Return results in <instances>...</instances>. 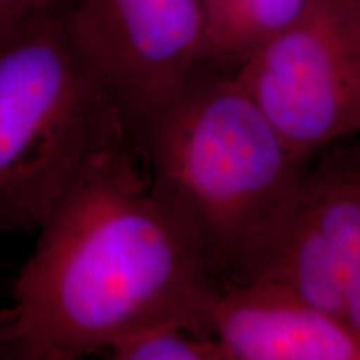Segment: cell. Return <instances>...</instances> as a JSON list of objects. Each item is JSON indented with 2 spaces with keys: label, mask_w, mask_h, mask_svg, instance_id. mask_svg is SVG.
<instances>
[{
  "label": "cell",
  "mask_w": 360,
  "mask_h": 360,
  "mask_svg": "<svg viewBox=\"0 0 360 360\" xmlns=\"http://www.w3.org/2000/svg\"><path fill=\"white\" fill-rule=\"evenodd\" d=\"M315 0H222L209 13L207 64L233 70L290 29Z\"/></svg>",
  "instance_id": "9"
},
{
  "label": "cell",
  "mask_w": 360,
  "mask_h": 360,
  "mask_svg": "<svg viewBox=\"0 0 360 360\" xmlns=\"http://www.w3.org/2000/svg\"><path fill=\"white\" fill-rule=\"evenodd\" d=\"M222 2V0H205V6H207V12H212L215 7L219 6V4Z\"/></svg>",
  "instance_id": "13"
},
{
  "label": "cell",
  "mask_w": 360,
  "mask_h": 360,
  "mask_svg": "<svg viewBox=\"0 0 360 360\" xmlns=\"http://www.w3.org/2000/svg\"><path fill=\"white\" fill-rule=\"evenodd\" d=\"M233 72L299 154L360 132V35L332 0H315Z\"/></svg>",
  "instance_id": "4"
},
{
  "label": "cell",
  "mask_w": 360,
  "mask_h": 360,
  "mask_svg": "<svg viewBox=\"0 0 360 360\" xmlns=\"http://www.w3.org/2000/svg\"><path fill=\"white\" fill-rule=\"evenodd\" d=\"M209 328L229 360H360L352 328L267 282H220Z\"/></svg>",
  "instance_id": "6"
},
{
  "label": "cell",
  "mask_w": 360,
  "mask_h": 360,
  "mask_svg": "<svg viewBox=\"0 0 360 360\" xmlns=\"http://www.w3.org/2000/svg\"><path fill=\"white\" fill-rule=\"evenodd\" d=\"M141 146L152 195L217 282L310 170L236 72L209 64L142 129Z\"/></svg>",
  "instance_id": "2"
},
{
  "label": "cell",
  "mask_w": 360,
  "mask_h": 360,
  "mask_svg": "<svg viewBox=\"0 0 360 360\" xmlns=\"http://www.w3.org/2000/svg\"><path fill=\"white\" fill-rule=\"evenodd\" d=\"M64 0H0V39L29 24Z\"/></svg>",
  "instance_id": "11"
},
{
  "label": "cell",
  "mask_w": 360,
  "mask_h": 360,
  "mask_svg": "<svg viewBox=\"0 0 360 360\" xmlns=\"http://www.w3.org/2000/svg\"><path fill=\"white\" fill-rule=\"evenodd\" d=\"M359 157H360V146H359Z\"/></svg>",
  "instance_id": "14"
},
{
  "label": "cell",
  "mask_w": 360,
  "mask_h": 360,
  "mask_svg": "<svg viewBox=\"0 0 360 360\" xmlns=\"http://www.w3.org/2000/svg\"><path fill=\"white\" fill-rule=\"evenodd\" d=\"M222 282L272 283L347 326L334 252L299 186L247 233Z\"/></svg>",
  "instance_id": "7"
},
{
  "label": "cell",
  "mask_w": 360,
  "mask_h": 360,
  "mask_svg": "<svg viewBox=\"0 0 360 360\" xmlns=\"http://www.w3.org/2000/svg\"><path fill=\"white\" fill-rule=\"evenodd\" d=\"M37 231L0 310V357L105 355L164 322L212 337L219 282L152 195L137 137L97 155Z\"/></svg>",
  "instance_id": "1"
},
{
  "label": "cell",
  "mask_w": 360,
  "mask_h": 360,
  "mask_svg": "<svg viewBox=\"0 0 360 360\" xmlns=\"http://www.w3.org/2000/svg\"><path fill=\"white\" fill-rule=\"evenodd\" d=\"M127 137L137 135L64 2L0 39V232L37 231L92 160Z\"/></svg>",
  "instance_id": "3"
},
{
  "label": "cell",
  "mask_w": 360,
  "mask_h": 360,
  "mask_svg": "<svg viewBox=\"0 0 360 360\" xmlns=\"http://www.w3.org/2000/svg\"><path fill=\"white\" fill-rule=\"evenodd\" d=\"M110 360H229L214 337L199 334L175 322L141 328L107 350Z\"/></svg>",
  "instance_id": "10"
},
{
  "label": "cell",
  "mask_w": 360,
  "mask_h": 360,
  "mask_svg": "<svg viewBox=\"0 0 360 360\" xmlns=\"http://www.w3.org/2000/svg\"><path fill=\"white\" fill-rule=\"evenodd\" d=\"M360 35V0H332Z\"/></svg>",
  "instance_id": "12"
},
{
  "label": "cell",
  "mask_w": 360,
  "mask_h": 360,
  "mask_svg": "<svg viewBox=\"0 0 360 360\" xmlns=\"http://www.w3.org/2000/svg\"><path fill=\"white\" fill-rule=\"evenodd\" d=\"M339 267L345 322L360 337V157L359 146L335 148L299 184Z\"/></svg>",
  "instance_id": "8"
},
{
  "label": "cell",
  "mask_w": 360,
  "mask_h": 360,
  "mask_svg": "<svg viewBox=\"0 0 360 360\" xmlns=\"http://www.w3.org/2000/svg\"><path fill=\"white\" fill-rule=\"evenodd\" d=\"M80 51L141 132L207 65L205 0H64Z\"/></svg>",
  "instance_id": "5"
}]
</instances>
